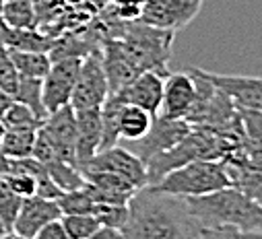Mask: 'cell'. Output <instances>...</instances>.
<instances>
[{
  "label": "cell",
  "instance_id": "6da1fadb",
  "mask_svg": "<svg viewBox=\"0 0 262 239\" xmlns=\"http://www.w3.org/2000/svg\"><path fill=\"white\" fill-rule=\"evenodd\" d=\"M122 237H199V223L190 214L182 196L165 194L151 186H143L128 200V223L122 229Z\"/></svg>",
  "mask_w": 262,
  "mask_h": 239
},
{
  "label": "cell",
  "instance_id": "7a4b0ae2",
  "mask_svg": "<svg viewBox=\"0 0 262 239\" xmlns=\"http://www.w3.org/2000/svg\"><path fill=\"white\" fill-rule=\"evenodd\" d=\"M184 200L199 223V237L262 235V204L235 186L205 196H188Z\"/></svg>",
  "mask_w": 262,
  "mask_h": 239
},
{
  "label": "cell",
  "instance_id": "3957f363",
  "mask_svg": "<svg viewBox=\"0 0 262 239\" xmlns=\"http://www.w3.org/2000/svg\"><path fill=\"white\" fill-rule=\"evenodd\" d=\"M173 35L176 31L161 29V27L143 23L139 19V21L124 23L118 33V39L141 73L157 70L161 75H167Z\"/></svg>",
  "mask_w": 262,
  "mask_h": 239
},
{
  "label": "cell",
  "instance_id": "277c9868",
  "mask_svg": "<svg viewBox=\"0 0 262 239\" xmlns=\"http://www.w3.org/2000/svg\"><path fill=\"white\" fill-rule=\"evenodd\" d=\"M231 186V177L227 173L225 161L221 159H196L178 169L165 173L159 182L151 184V188L173 194V196H205L217 192L221 188Z\"/></svg>",
  "mask_w": 262,
  "mask_h": 239
},
{
  "label": "cell",
  "instance_id": "5b68a950",
  "mask_svg": "<svg viewBox=\"0 0 262 239\" xmlns=\"http://www.w3.org/2000/svg\"><path fill=\"white\" fill-rule=\"evenodd\" d=\"M110 97V83L103 70L101 52L91 50L83 56L81 68L77 75V83L73 89L71 105L73 109H87V107H101L103 101Z\"/></svg>",
  "mask_w": 262,
  "mask_h": 239
},
{
  "label": "cell",
  "instance_id": "8992f818",
  "mask_svg": "<svg viewBox=\"0 0 262 239\" xmlns=\"http://www.w3.org/2000/svg\"><path fill=\"white\" fill-rule=\"evenodd\" d=\"M79 169H81V173H87V171H112V173H118L124 179H128L135 188H143V186L149 184L147 163L139 155H135L130 149H126L124 145H114V147L97 151L91 159L81 163Z\"/></svg>",
  "mask_w": 262,
  "mask_h": 239
},
{
  "label": "cell",
  "instance_id": "52a82bcc",
  "mask_svg": "<svg viewBox=\"0 0 262 239\" xmlns=\"http://www.w3.org/2000/svg\"><path fill=\"white\" fill-rule=\"evenodd\" d=\"M190 130H192V126H190L188 119H184V117H163V115H155L149 132H147L143 138H139V140H128V142H120V145H124L126 149H130L135 155H139V157L147 163L151 157H155V155H159V153L171 149L173 145H178Z\"/></svg>",
  "mask_w": 262,
  "mask_h": 239
},
{
  "label": "cell",
  "instance_id": "ba28073f",
  "mask_svg": "<svg viewBox=\"0 0 262 239\" xmlns=\"http://www.w3.org/2000/svg\"><path fill=\"white\" fill-rule=\"evenodd\" d=\"M81 56H64L52 60V66L41 81V95L46 111H56L58 107L71 105L73 89L81 68Z\"/></svg>",
  "mask_w": 262,
  "mask_h": 239
},
{
  "label": "cell",
  "instance_id": "9c48e42d",
  "mask_svg": "<svg viewBox=\"0 0 262 239\" xmlns=\"http://www.w3.org/2000/svg\"><path fill=\"white\" fill-rule=\"evenodd\" d=\"M203 3L205 0H145L141 21L161 29L178 31L201 13Z\"/></svg>",
  "mask_w": 262,
  "mask_h": 239
},
{
  "label": "cell",
  "instance_id": "30bf717a",
  "mask_svg": "<svg viewBox=\"0 0 262 239\" xmlns=\"http://www.w3.org/2000/svg\"><path fill=\"white\" fill-rule=\"evenodd\" d=\"M41 130L46 132L56 149V155L62 161L77 165V119L73 105H64L56 111H50L41 122Z\"/></svg>",
  "mask_w": 262,
  "mask_h": 239
},
{
  "label": "cell",
  "instance_id": "8fae6325",
  "mask_svg": "<svg viewBox=\"0 0 262 239\" xmlns=\"http://www.w3.org/2000/svg\"><path fill=\"white\" fill-rule=\"evenodd\" d=\"M62 217V210L58 206L56 200L52 198H43V196H27L21 200V206H19V212L13 221V237H21V239H35L37 231L54 221V219H60Z\"/></svg>",
  "mask_w": 262,
  "mask_h": 239
},
{
  "label": "cell",
  "instance_id": "7c38bea8",
  "mask_svg": "<svg viewBox=\"0 0 262 239\" xmlns=\"http://www.w3.org/2000/svg\"><path fill=\"white\" fill-rule=\"evenodd\" d=\"M99 52H101L103 70L110 83V95L120 91L122 87H126L130 81L141 75V70L133 62V58L126 54L118 37H105L99 45Z\"/></svg>",
  "mask_w": 262,
  "mask_h": 239
},
{
  "label": "cell",
  "instance_id": "4fadbf2b",
  "mask_svg": "<svg viewBox=\"0 0 262 239\" xmlns=\"http://www.w3.org/2000/svg\"><path fill=\"white\" fill-rule=\"evenodd\" d=\"M194 77L186 73H167L163 81V95L157 115L163 117H184L188 115L194 101Z\"/></svg>",
  "mask_w": 262,
  "mask_h": 239
},
{
  "label": "cell",
  "instance_id": "5bb4252c",
  "mask_svg": "<svg viewBox=\"0 0 262 239\" xmlns=\"http://www.w3.org/2000/svg\"><path fill=\"white\" fill-rule=\"evenodd\" d=\"M167 75H161L157 70H145L141 73L137 79H133L126 87H122L120 91L112 93L118 99H122L124 103H133L139 105L147 111H151L153 115H157L159 105H161V95H163V81Z\"/></svg>",
  "mask_w": 262,
  "mask_h": 239
},
{
  "label": "cell",
  "instance_id": "9a60e30c",
  "mask_svg": "<svg viewBox=\"0 0 262 239\" xmlns=\"http://www.w3.org/2000/svg\"><path fill=\"white\" fill-rule=\"evenodd\" d=\"M221 161H225L227 173L231 177V186H235L246 196L262 204V157H250L244 149Z\"/></svg>",
  "mask_w": 262,
  "mask_h": 239
},
{
  "label": "cell",
  "instance_id": "2e32d148",
  "mask_svg": "<svg viewBox=\"0 0 262 239\" xmlns=\"http://www.w3.org/2000/svg\"><path fill=\"white\" fill-rule=\"evenodd\" d=\"M207 79L225 91L237 107L246 109H262V77H235V75H217L207 73Z\"/></svg>",
  "mask_w": 262,
  "mask_h": 239
},
{
  "label": "cell",
  "instance_id": "e0dca14e",
  "mask_svg": "<svg viewBox=\"0 0 262 239\" xmlns=\"http://www.w3.org/2000/svg\"><path fill=\"white\" fill-rule=\"evenodd\" d=\"M77 119V167L101 147V107L75 109Z\"/></svg>",
  "mask_w": 262,
  "mask_h": 239
},
{
  "label": "cell",
  "instance_id": "ac0fdd59",
  "mask_svg": "<svg viewBox=\"0 0 262 239\" xmlns=\"http://www.w3.org/2000/svg\"><path fill=\"white\" fill-rule=\"evenodd\" d=\"M153 113L133 105V103H124L120 109V117H118V134H120V142H128V140H139L143 138L151 124H153ZM118 142V145H120Z\"/></svg>",
  "mask_w": 262,
  "mask_h": 239
},
{
  "label": "cell",
  "instance_id": "d6986e66",
  "mask_svg": "<svg viewBox=\"0 0 262 239\" xmlns=\"http://www.w3.org/2000/svg\"><path fill=\"white\" fill-rule=\"evenodd\" d=\"M5 43L9 50H23V52H48L54 47L56 39L46 35L41 29H9L3 27Z\"/></svg>",
  "mask_w": 262,
  "mask_h": 239
},
{
  "label": "cell",
  "instance_id": "ffe728a7",
  "mask_svg": "<svg viewBox=\"0 0 262 239\" xmlns=\"http://www.w3.org/2000/svg\"><path fill=\"white\" fill-rule=\"evenodd\" d=\"M3 27L9 29H33L37 27V13L33 0H5Z\"/></svg>",
  "mask_w": 262,
  "mask_h": 239
},
{
  "label": "cell",
  "instance_id": "44dd1931",
  "mask_svg": "<svg viewBox=\"0 0 262 239\" xmlns=\"http://www.w3.org/2000/svg\"><path fill=\"white\" fill-rule=\"evenodd\" d=\"M9 58L15 64L21 77H35L43 79L52 66V58L48 52H23V50H9Z\"/></svg>",
  "mask_w": 262,
  "mask_h": 239
},
{
  "label": "cell",
  "instance_id": "7402d4cb",
  "mask_svg": "<svg viewBox=\"0 0 262 239\" xmlns=\"http://www.w3.org/2000/svg\"><path fill=\"white\" fill-rule=\"evenodd\" d=\"M35 134H37V130H29V128H7L5 138L0 142V151L9 159L31 157Z\"/></svg>",
  "mask_w": 262,
  "mask_h": 239
},
{
  "label": "cell",
  "instance_id": "603a6c76",
  "mask_svg": "<svg viewBox=\"0 0 262 239\" xmlns=\"http://www.w3.org/2000/svg\"><path fill=\"white\" fill-rule=\"evenodd\" d=\"M50 173V177L54 179V184L62 190V192H69V190H77L85 184V175L81 173V169L69 161H62V159H54L48 165H43Z\"/></svg>",
  "mask_w": 262,
  "mask_h": 239
},
{
  "label": "cell",
  "instance_id": "cb8c5ba5",
  "mask_svg": "<svg viewBox=\"0 0 262 239\" xmlns=\"http://www.w3.org/2000/svg\"><path fill=\"white\" fill-rule=\"evenodd\" d=\"M41 81L43 79H35V77H21L19 81V89L15 93V101L27 105L37 117H46V105H43V95H41Z\"/></svg>",
  "mask_w": 262,
  "mask_h": 239
},
{
  "label": "cell",
  "instance_id": "d4e9b609",
  "mask_svg": "<svg viewBox=\"0 0 262 239\" xmlns=\"http://www.w3.org/2000/svg\"><path fill=\"white\" fill-rule=\"evenodd\" d=\"M62 225L67 231L69 239H91L93 233L101 227L95 214L91 212H79V214H62Z\"/></svg>",
  "mask_w": 262,
  "mask_h": 239
},
{
  "label": "cell",
  "instance_id": "484cf974",
  "mask_svg": "<svg viewBox=\"0 0 262 239\" xmlns=\"http://www.w3.org/2000/svg\"><path fill=\"white\" fill-rule=\"evenodd\" d=\"M56 202H58L62 214H79V212L95 214V208H97V202L89 196V192L85 190V184L81 188H77V190L62 192Z\"/></svg>",
  "mask_w": 262,
  "mask_h": 239
},
{
  "label": "cell",
  "instance_id": "4316f807",
  "mask_svg": "<svg viewBox=\"0 0 262 239\" xmlns=\"http://www.w3.org/2000/svg\"><path fill=\"white\" fill-rule=\"evenodd\" d=\"M21 196H17L9 184L7 179L0 175V225L5 229V237H13V221L19 212V206H21Z\"/></svg>",
  "mask_w": 262,
  "mask_h": 239
},
{
  "label": "cell",
  "instance_id": "83f0119b",
  "mask_svg": "<svg viewBox=\"0 0 262 239\" xmlns=\"http://www.w3.org/2000/svg\"><path fill=\"white\" fill-rule=\"evenodd\" d=\"M3 122L7 128H29V130H37L41 126L43 119L37 117L27 105L19 103L13 99V103L9 105V109L3 115Z\"/></svg>",
  "mask_w": 262,
  "mask_h": 239
},
{
  "label": "cell",
  "instance_id": "f1b7e54d",
  "mask_svg": "<svg viewBox=\"0 0 262 239\" xmlns=\"http://www.w3.org/2000/svg\"><path fill=\"white\" fill-rule=\"evenodd\" d=\"M7 179L9 188L21 196V198H27V196H33L37 192V182H35V175L29 173V171H23V169H11L9 173L3 175Z\"/></svg>",
  "mask_w": 262,
  "mask_h": 239
},
{
  "label": "cell",
  "instance_id": "f546056e",
  "mask_svg": "<svg viewBox=\"0 0 262 239\" xmlns=\"http://www.w3.org/2000/svg\"><path fill=\"white\" fill-rule=\"evenodd\" d=\"M95 217L101 225L122 231L128 223V204H97Z\"/></svg>",
  "mask_w": 262,
  "mask_h": 239
},
{
  "label": "cell",
  "instance_id": "4dcf8cb0",
  "mask_svg": "<svg viewBox=\"0 0 262 239\" xmlns=\"http://www.w3.org/2000/svg\"><path fill=\"white\" fill-rule=\"evenodd\" d=\"M19 81H21V75L17 73L15 64L11 62V58L3 60V62H0V91H5L7 95H11L15 99V93L19 89Z\"/></svg>",
  "mask_w": 262,
  "mask_h": 239
},
{
  "label": "cell",
  "instance_id": "1f68e13d",
  "mask_svg": "<svg viewBox=\"0 0 262 239\" xmlns=\"http://www.w3.org/2000/svg\"><path fill=\"white\" fill-rule=\"evenodd\" d=\"M31 157L33 159H37L41 165H48L50 161H54V159H60L58 155H56V149H54V145L50 142V138L46 136V132L41 130V126L37 128V134H35V142H33V151H31Z\"/></svg>",
  "mask_w": 262,
  "mask_h": 239
},
{
  "label": "cell",
  "instance_id": "d6a6232c",
  "mask_svg": "<svg viewBox=\"0 0 262 239\" xmlns=\"http://www.w3.org/2000/svg\"><path fill=\"white\" fill-rule=\"evenodd\" d=\"M35 239H69L67 231H64V225H62V219H54V221L46 223L37 231Z\"/></svg>",
  "mask_w": 262,
  "mask_h": 239
},
{
  "label": "cell",
  "instance_id": "836d02e7",
  "mask_svg": "<svg viewBox=\"0 0 262 239\" xmlns=\"http://www.w3.org/2000/svg\"><path fill=\"white\" fill-rule=\"evenodd\" d=\"M91 239H124L122 237V231L120 229H114V227H107V225H101Z\"/></svg>",
  "mask_w": 262,
  "mask_h": 239
},
{
  "label": "cell",
  "instance_id": "e575fe53",
  "mask_svg": "<svg viewBox=\"0 0 262 239\" xmlns=\"http://www.w3.org/2000/svg\"><path fill=\"white\" fill-rule=\"evenodd\" d=\"M13 103V97L11 95H7L5 91H0V117L5 115V111L9 109V105Z\"/></svg>",
  "mask_w": 262,
  "mask_h": 239
},
{
  "label": "cell",
  "instance_id": "d590c367",
  "mask_svg": "<svg viewBox=\"0 0 262 239\" xmlns=\"http://www.w3.org/2000/svg\"><path fill=\"white\" fill-rule=\"evenodd\" d=\"M9 58V47L5 43V35H3V27H0V62Z\"/></svg>",
  "mask_w": 262,
  "mask_h": 239
},
{
  "label": "cell",
  "instance_id": "8d00e7d4",
  "mask_svg": "<svg viewBox=\"0 0 262 239\" xmlns=\"http://www.w3.org/2000/svg\"><path fill=\"white\" fill-rule=\"evenodd\" d=\"M60 3H64L67 7H81V5L85 3V0H60Z\"/></svg>",
  "mask_w": 262,
  "mask_h": 239
},
{
  "label": "cell",
  "instance_id": "74e56055",
  "mask_svg": "<svg viewBox=\"0 0 262 239\" xmlns=\"http://www.w3.org/2000/svg\"><path fill=\"white\" fill-rule=\"evenodd\" d=\"M5 132H7V126L3 122V117H0V142H3V138H5Z\"/></svg>",
  "mask_w": 262,
  "mask_h": 239
},
{
  "label": "cell",
  "instance_id": "f35d334b",
  "mask_svg": "<svg viewBox=\"0 0 262 239\" xmlns=\"http://www.w3.org/2000/svg\"><path fill=\"white\" fill-rule=\"evenodd\" d=\"M0 237H5V229H3V225H0Z\"/></svg>",
  "mask_w": 262,
  "mask_h": 239
}]
</instances>
